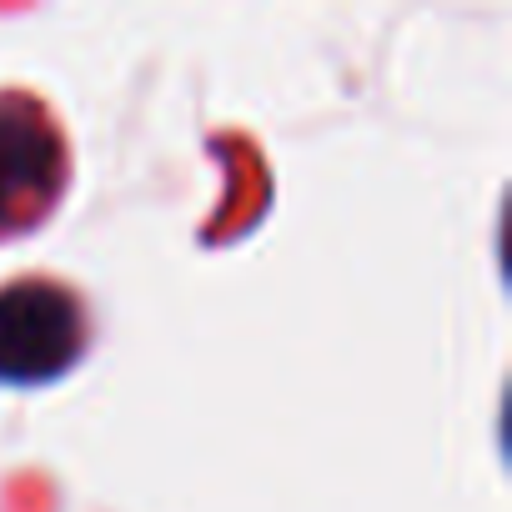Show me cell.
I'll use <instances>...</instances> for the list:
<instances>
[{
  "label": "cell",
  "mask_w": 512,
  "mask_h": 512,
  "mask_svg": "<svg viewBox=\"0 0 512 512\" xmlns=\"http://www.w3.org/2000/svg\"><path fill=\"white\" fill-rule=\"evenodd\" d=\"M61 176L56 136L41 116L0 106V226L31 216Z\"/></svg>",
  "instance_id": "cell-2"
},
{
  "label": "cell",
  "mask_w": 512,
  "mask_h": 512,
  "mask_svg": "<svg viewBox=\"0 0 512 512\" xmlns=\"http://www.w3.org/2000/svg\"><path fill=\"white\" fill-rule=\"evenodd\" d=\"M81 347V312L51 282L0 292V382H51Z\"/></svg>",
  "instance_id": "cell-1"
}]
</instances>
